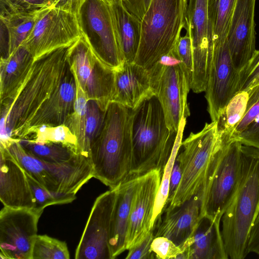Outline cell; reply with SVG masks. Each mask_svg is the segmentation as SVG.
<instances>
[{"label":"cell","instance_id":"1","mask_svg":"<svg viewBox=\"0 0 259 259\" xmlns=\"http://www.w3.org/2000/svg\"><path fill=\"white\" fill-rule=\"evenodd\" d=\"M133 110L110 102L101 131L91 145L94 178L110 189L128 179L132 166Z\"/></svg>","mask_w":259,"mask_h":259},{"label":"cell","instance_id":"2","mask_svg":"<svg viewBox=\"0 0 259 259\" xmlns=\"http://www.w3.org/2000/svg\"><path fill=\"white\" fill-rule=\"evenodd\" d=\"M241 165L237 187L221 221L229 258L244 259L247 242L259 212V149L242 144Z\"/></svg>","mask_w":259,"mask_h":259},{"label":"cell","instance_id":"3","mask_svg":"<svg viewBox=\"0 0 259 259\" xmlns=\"http://www.w3.org/2000/svg\"><path fill=\"white\" fill-rule=\"evenodd\" d=\"M68 47L47 53L35 60L31 71L15 99L1 104L8 112L6 131L17 140L25 126L59 87L69 65Z\"/></svg>","mask_w":259,"mask_h":259},{"label":"cell","instance_id":"4","mask_svg":"<svg viewBox=\"0 0 259 259\" xmlns=\"http://www.w3.org/2000/svg\"><path fill=\"white\" fill-rule=\"evenodd\" d=\"M133 111V156L128 179L154 169L162 175L178 132L169 130L161 104L154 95L145 99Z\"/></svg>","mask_w":259,"mask_h":259},{"label":"cell","instance_id":"5","mask_svg":"<svg viewBox=\"0 0 259 259\" xmlns=\"http://www.w3.org/2000/svg\"><path fill=\"white\" fill-rule=\"evenodd\" d=\"M187 0H151L141 20V35L134 61L150 68L170 53L186 24Z\"/></svg>","mask_w":259,"mask_h":259},{"label":"cell","instance_id":"6","mask_svg":"<svg viewBox=\"0 0 259 259\" xmlns=\"http://www.w3.org/2000/svg\"><path fill=\"white\" fill-rule=\"evenodd\" d=\"M221 140L217 121L206 123L197 133H191L181 142L176 160L181 170V179L175 194L165 208L180 205L195 196L202 194Z\"/></svg>","mask_w":259,"mask_h":259},{"label":"cell","instance_id":"7","mask_svg":"<svg viewBox=\"0 0 259 259\" xmlns=\"http://www.w3.org/2000/svg\"><path fill=\"white\" fill-rule=\"evenodd\" d=\"M4 148L27 173L52 192L76 195L85 183L94 178L91 160L80 154L65 162L50 163L28 152L17 140H13Z\"/></svg>","mask_w":259,"mask_h":259},{"label":"cell","instance_id":"8","mask_svg":"<svg viewBox=\"0 0 259 259\" xmlns=\"http://www.w3.org/2000/svg\"><path fill=\"white\" fill-rule=\"evenodd\" d=\"M220 138L221 145L216 152L202 194L201 215L222 220L238 183L242 144L237 140Z\"/></svg>","mask_w":259,"mask_h":259},{"label":"cell","instance_id":"9","mask_svg":"<svg viewBox=\"0 0 259 259\" xmlns=\"http://www.w3.org/2000/svg\"><path fill=\"white\" fill-rule=\"evenodd\" d=\"M153 93L159 101L170 132H178L183 117L190 115L187 99L191 82L173 50L148 69Z\"/></svg>","mask_w":259,"mask_h":259},{"label":"cell","instance_id":"10","mask_svg":"<svg viewBox=\"0 0 259 259\" xmlns=\"http://www.w3.org/2000/svg\"><path fill=\"white\" fill-rule=\"evenodd\" d=\"M81 36L94 55L115 70L124 62L119 45L110 3L85 0L77 14Z\"/></svg>","mask_w":259,"mask_h":259},{"label":"cell","instance_id":"11","mask_svg":"<svg viewBox=\"0 0 259 259\" xmlns=\"http://www.w3.org/2000/svg\"><path fill=\"white\" fill-rule=\"evenodd\" d=\"M67 59L89 100L106 110L114 92L115 70L94 55L81 36L68 47Z\"/></svg>","mask_w":259,"mask_h":259},{"label":"cell","instance_id":"12","mask_svg":"<svg viewBox=\"0 0 259 259\" xmlns=\"http://www.w3.org/2000/svg\"><path fill=\"white\" fill-rule=\"evenodd\" d=\"M81 36L77 15L61 9L41 10L22 46L34 61L56 49L69 47Z\"/></svg>","mask_w":259,"mask_h":259},{"label":"cell","instance_id":"13","mask_svg":"<svg viewBox=\"0 0 259 259\" xmlns=\"http://www.w3.org/2000/svg\"><path fill=\"white\" fill-rule=\"evenodd\" d=\"M44 210L6 206L1 209V258L32 259L37 224Z\"/></svg>","mask_w":259,"mask_h":259},{"label":"cell","instance_id":"14","mask_svg":"<svg viewBox=\"0 0 259 259\" xmlns=\"http://www.w3.org/2000/svg\"><path fill=\"white\" fill-rule=\"evenodd\" d=\"M119 185L100 195L92 208L75 252L76 259H111L109 248Z\"/></svg>","mask_w":259,"mask_h":259},{"label":"cell","instance_id":"15","mask_svg":"<svg viewBox=\"0 0 259 259\" xmlns=\"http://www.w3.org/2000/svg\"><path fill=\"white\" fill-rule=\"evenodd\" d=\"M190 35L193 71L191 89L205 92L207 84L213 41L208 18L207 0H189L184 27Z\"/></svg>","mask_w":259,"mask_h":259},{"label":"cell","instance_id":"16","mask_svg":"<svg viewBox=\"0 0 259 259\" xmlns=\"http://www.w3.org/2000/svg\"><path fill=\"white\" fill-rule=\"evenodd\" d=\"M162 176L159 170L154 169L139 177L130 214L126 250L138 245L152 230V217Z\"/></svg>","mask_w":259,"mask_h":259},{"label":"cell","instance_id":"17","mask_svg":"<svg viewBox=\"0 0 259 259\" xmlns=\"http://www.w3.org/2000/svg\"><path fill=\"white\" fill-rule=\"evenodd\" d=\"M256 0H236L227 35V43L236 70L239 73L256 51Z\"/></svg>","mask_w":259,"mask_h":259},{"label":"cell","instance_id":"18","mask_svg":"<svg viewBox=\"0 0 259 259\" xmlns=\"http://www.w3.org/2000/svg\"><path fill=\"white\" fill-rule=\"evenodd\" d=\"M76 94L75 78L69 65L59 87L22 129L17 140L29 138L42 126L64 124L74 111Z\"/></svg>","mask_w":259,"mask_h":259},{"label":"cell","instance_id":"19","mask_svg":"<svg viewBox=\"0 0 259 259\" xmlns=\"http://www.w3.org/2000/svg\"><path fill=\"white\" fill-rule=\"evenodd\" d=\"M0 200L4 206L34 208L35 201L23 167L0 147Z\"/></svg>","mask_w":259,"mask_h":259},{"label":"cell","instance_id":"20","mask_svg":"<svg viewBox=\"0 0 259 259\" xmlns=\"http://www.w3.org/2000/svg\"><path fill=\"white\" fill-rule=\"evenodd\" d=\"M202 199L195 196L175 208H165L153 231L154 237L163 236L180 247L194 234L201 219Z\"/></svg>","mask_w":259,"mask_h":259},{"label":"cell","instance_id":"21","mask_svg":"<svg viewBox=\"0 0 259 259\" xmlns=\"http://www.w3.org/2000/svg\"><path fill=\"white\" fill-rule=\"evenodd\" d=\"M152 95L148 69L135 62H124L115 70L114 92L111 102L134 110Z\"/></svg>","mask_w":259,"mask_h":259},{"label":"cell","instance_id":"22","mask_svg":"<svg viewBox=\"0 0 259 259\" xmlns=\"http://www.w3.org/2000/svg\"><path fill=\"white\" fill-rule=\"evenodd\" d=\"M34 62L23 46L6 58L0 60L1 104L11 102L27 78Z\"/></svg>","mask_w":259,"mask_h":259},{"label":"cell","instance_id":"23","mask_svg":"<svg viewBox=\"0 0 259 259\" xmlns=\"http://www.w3.org/2000/svg\"><path fill=\"white\" fill-rule=\"evenodd\" d=\"M221 220L201 219L191 237L189 259H228L222 232Z\"/></svg>","mask_w":259,"mask_h":259},{"label":"cell","instance_id":"24","mask_svg":"<svg viewBox=\"0 0 259 259\" xmlns=\"http://www.w3.org/2000/svg\"><path fill=\"white\" fill-rule=\"evenodd\" d=\"M139 177L130 178L119 185L117 202L109 239L111 259L124 252L130 214Z\"/></svg>","mask_w":259,"mask_h":259},{"label":"cell","instance_id":"25","mask_svg":"<svg viewBox=\"0 0 259 259\" xmlns=\"http://www.w3.org/2000/svg\"><path fill=\"white\" fill-rule=\"evenodd\" d=\"M110 5L124 61L134 62L140 43L141 20L127 10L123 0L115 1Z\"/></svg>","mask_w":259,"mask_h":259},{"label":"cell","instance_id":"26","mask_svg":"<svg viewBox=\"0 0 259 259\" xmlns=\"http://www.w3.org/2000/svg\"><path fill=\"white\" fill-rule=\"evenodd\" d=\"M40 11L0 16L1 58L8 57L22 45L30 33Z\"/></svg>","mask_w":259,"mask_h":259},{"label":"cell","instance_id":"27","mask_svg":"<svg viewBox=\"0 0 259 259\" xmlns=\"http://www.w3.org/2000/svg\"><path fill=\"white\" fill-rule=\"evenodd\" d=\"M236 1L207 0L208 23L213 46L227 42Z\"/></svg>","mask_w":259,"mask_h":259},{"label":"cell","instance_id":"28","mask_svg":"<svg viewBox=\"0 0 259 259\" xmlns=\"http://www.w3.org/2000/svg\"><path fill=\"white\" fill-rule=\"evenodd\" d=\"M18 141L28 152L47 162H65L79 154L76 148L61 143H40L28 138Z\"/></svg>","mask_w":259,"mask_h":259},{"label":"cell","instance_id":"29","mask_svg":"<svg viewBox=\"0 0 259 259\" xmlns=\"http://www.w3.org/2000/svg\"><path fill=\"white\" fill-rule=\"evenodd\" d=\"M186 120V118L183 117L180 122L179 128L172 152L165 165L162 176L160 185L155 199L152 217L151 227L152 230L154 229L157 223L160 220L167 205L171 174L182 142Z\"/></svg>","mask_w":259,"mask_h":259},{"label":"cell","instance_id":"30","mask_svg":"<svg viewBox=\"0 0 259 259\" xmlns=\"http://www.w3.org/2000/svg\"><path fill=\"white\" fill-rule=\"evenodd\" d=\"M248 99L247 91L237 93L220 114L217 121L219 137H230L242 119Z\"/></svg>","mask_w":259,"mask_h":259},{"label":"cell","instance_id":"31","mask_svg":"<svg viewBox=\"0 0 259 259\" xmlns=\"http://www.w3.org/2000/svg\"><path fill=\"white\" fill-rule=\"evenodd\" d=\"M75 81L76 94L74 110L68 117L64 124L76 138L78 153L86 157L84 153V144L87 108L89 99L76 78Z\"/></svg>","mask_w":259,"mask_h":259},{"label":"cell","instance_id":"32","mask_svg":"<svg viewBox=\"0 0 259 259\" xmlns=\"http://www.w3.org/2000/svg\"><path fill=\"white\" fill-rule=\"evenodd\" d=\"M66 243L47 235H37L33 244L32 259H69Z\"/></svg>","mask_w":259,"mask_h":259},{"label":"cell","instance_id":"33","mask_svg":"<svg viewBox=\"0 0 259 259\" xmlns=\"http://www.w3.org/2000/svg\"><path fill=\"white\" fill-rule=\"evenodd\" d=\"M25 172L35 199V208L44 209L52 205L69 203L76 199V195L74 194L54 193L48 191L28 173Z\"/></svg>","mask_w":259,"mask_h":259},{"label":"cell","instance_id":"34","mask_svg":"<svg viewBox=\"0 0 259 259\" xmlns=\"http://www.w3.org/2000/svg\"><path fill=\"white\" fill-rule=\"evenodd\" d=\"M105 113V110H103L96 101L89 100L87 108L84 153L91 161V145L101 131Z\"/></svg>","mask_w":259,"mask_h":259},{"label":"cell","instance_id":"35","mask_svg":"<svg viewBox=\"0 0 259 259\" xmlns=\"http://www.w3.org/2000/svg\"><path fill=\"white\" fill-rule=\"evenodd\" d=\"M32 135L33 137L28 139L40 143H61L74 147L77 150L76 138L65 124L55 126H42Z\"/></svg>","mask_w":259,"mask_h":259},{"label":"cell","instance_id":"36","mask_svg":"<svg viewBox=\"0 0 259 259\" xmlns=\"http://www.w3.org/2000/svg\"><path fill=\"white\" fill-rule=\"evenodd\" d=\"M248 99L244 115L230 137L234 140L259 115V84L247 91Z\"/></svg>","mask_w":259,"mask_h":259},{"label":"cell","instance_id":"37","mask_svg":"<svg viewBox=\"0 0 259 259\" xmlns=\"http://www.w3.org/2000/svg\"><path fill=\"white\" fill-rule=\"evenodd\" d=\"M45 8H47L46 0H0V16L34 12Z\"/></svg>","mask_w":259,"mask_h":259},{"label":"cell","instance_id":"38","mask_svg":"<svg viewBox=\"0 0 259 259\" xmlns=\"http://www.w3.org/2000/svg\"><path fill=\"white\" fill-rule=\"evenodd\" d=\"M174 50L182 62L191 84L193 71V52L191 36L188 31L184 36L180 37Z\"/></svg>","mask_w":259,"mask_h":259},{"label":"cell","instance_id":"39","mask_svg":"<svg viewBox=\"0 0 259 259\" xmlns=\"http://www.w3.org/2000/svg\"><path fill=\"white\" fill-rule=\"evenodd\" d=\"M240 73V91H247L259 84V50H256Z\"/></svg>","mask_w":259,"mask_h":259},{"label":"cell","instance_id":"40","mask_svg":"<svg viewBox=\"0 0 259 259\" xmlns=\"http://www.w3.org/2000/svg\"><path fill=\"white\" fill-rule=\"evenodd\" d=\"M151 248L156 258L158 259H177L183 251L180 246L163 236L154 237Z\"/></svg>","mask_w":259,"mask_h":259},{"label":"cell","instance_id":"41","mask_svg":"<svg viewBox=\"0 0 259 259\" xmlns=\"http://www.w3.org/2000/svg\"><path fill=\"white\" fill-rule=\"evenodd\" d=\"M154 238V231L149 232L145 238L138 245L128 249L126 259L156 258L151 250V245Z\"/></svg>","mask_w":259,"mask_h":259},{"label":"cell","instance_id":"42","mask_svg":"<svg viewBox=\"0 0 259 259\" xmlns=\"http://www.w3.org/2000/svg\"><path fill=\"white\" fill-rule=\"evenodd\" d=\"M235 140L238 141L243 145L259 149V115Z\"/></svg>","mask_w":259,"mask_h":259},{"label":"cell","instance_id":"43","mask_svg":"<svg viewBox=\"0 0 259 259\" xmlns=\"http://www.w3.org/2000/svg\"><path fill=\"white\" fill-rule=\"evenodd\" d=\"M85 0H46L47 7L61 9L77 15Z\"/></svg>","mask_w":259,"mask_h":259},{"label":"cell","instance_id":"44","mask_svg":"<svg viewBox=\"0 0 259 259\" xmlns=\"http://www.w3.org/2000/svg\"><path fill=\"white\" fill-rule=\"evenodd\" d=\"M151 0H124L123 4L127 10L142 20L149 6Z\"/></svg>","mask_w":259,"mask_h":259},{"label":"cell","instance_id":"45","mask_svg":"<svg viewBox=\"0 0 259 259\" xmlns=\"http://www.w3.org/2000/svg\"><path fill=\"white\" fill-rule=\"evenodd\" d=\"M247 251L248 254L254 253L259 256V212L249 233L247 242Z\"/></svg>","mask_w":259,"mask_h":259},{"label":"cell","instance_id":"46","mask_svg":"<svg viewBox=\"0 0 259 259\" xmlns=\"http://www.w3.org/2000/svg\"><path fill=\"white\" fill-rule=\"evenodd\" d=\"M181 170L178 162L175 160L171 174L167 205L171 201L181 179Z\"/></svg>","mask_w":259,"mask_h":259},{"label":"cell","instance_id":"47","mask_svg":"<svg viewBox=\"0 0 259 259\" xmlns=\"http://www.w3.org/2000/svg\"><path fill=\"white\" fill-rule=\"evenodd\" d=\"M105 1H107V2H108L109 3L111 4L113 2L116 1V0H105ZM123 1H124V0H123Z\"/></svg>","mask_w":259,"mask_h":259}]
</instances>
